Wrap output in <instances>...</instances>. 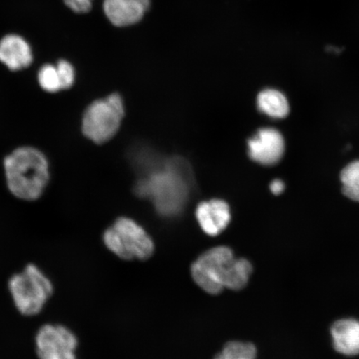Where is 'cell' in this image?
I'll return each instance as SVG.
<instances>
[{
  "label": "cell",
  "instance_id": "cell-9",
  "mask_svg": "<svg viewBox=\"0 0 359 359\" xmlns=\"http://www.w3.org/2000/svg\"><path fill=\"white\" fill-rule=\"evenodd\" d=\"M196 217L202 231L210 236H217L226 230L231 219L230 206L219 199L201 202Z\"/></svg>",
  "mask_w": 359,
  "mask_h": 359
},
{
  "label": "cell",
  "instance_id": "cell-11",
  "mask_svg": "<svg viewBox=\"0 0 359 359\" xmlns=\"http://www.w3.org/2000/svg\"><path fill=\"white\" fill-rule=\"evenodd\" d=\"M331 336L337 352L346 356L359 354V321L344 318L331 327Z\"/></svg>",
  "mask_w": 359,
  "mask_h": 359
},
{
  "label": "cell",
  "instance_id": "cell-12",
  "mask_svg": "<svg viewBox=\"0 0 359 359\" xmlns=\"http://www.w3.org/2000/svg\"><path fill=\"white\" fill-rule=\"evenodd\" d=\"M103 11L112 25L126 27L141 21L147 11L133 0H104Z\"/></svg>",
  "mask_w": 359,
  "mask_h": 359
},
{
  "label": "cell",
  "instance_id": "cell-17",
  "mask_svg": "<svg viewBox=\"0 0 359 359\" xmlns=\"http://www.w3.org/2000/svg\"><path fill=\"white\" fill-rule=\"evenodd\" d=\"M60 76L62 90L69 89L73 86L75 81V70L73 65L67 60H60L56 65Z\"/></svg>",
  "mask_w": 359,
  "mask_h": 359
},
{
  "label": "cell",
  "instance_id": "cell-5",
  "mask_svg": "<svg viewBox=\"0 0 359 359\" xmlns=\"http://www.w3.org/2000/svg\"><path fill=\"white\" fill-rule=\"evenodd\" d=\"M103 242L116 257L125 260L147 259L154 243L147 231L133 219L121 217L103 234Z\"/></svg>",
  "mask_w": 359,
  "mask_h": 359
},
{
  "label": "cell",
  "instance_id": "cell-15",
  "mask_svg": "<svg viewBox=\"0 0 359 359\" xmlns=\"http://www.w3.org/2000/svg\"><path fill=\"white\" fill-rule=\"evenodd\" d=\"M257 355V349L253 344L231 341L215 359H255Z\"/></svg>",
  "mask_w": 359,
  "mask_h": 359
},
{
  "label": "cell",
  "instance_id": "cell-2",
  "mask_svg": "<svg viewBox=\"0 0 359 359\" xmlns=\"http://www.w3.org/2000/svg\"><path fill=\"white\" fill-rule=\"evenodd\" d=\"M196 284L210 294H221L224 289L240 290L248 283L252 264L245 258H236L227 246H217L201 255L191 266Z\"/></svg>",
  "mask_w": 359,
  "mask_h": 359
},
{
  "label": "cell",
  "instance_id": "cell-8",
  "mask_svg": "<svg viewBox=\"0 0 359 359\" xmlns=\"http://www.w3.org/2000/svg\"><path fill=\"white\" fill-rule=\"evenodd\" d=\"M285 151V139L275 128L259 129L248 141L249 156L260 165L277 164L284 156Z\"/></svg>",
  "mask_w": 359,
  "mask_h": 359
},
{
  "label": "cell",
  "instance_id": "cell-18",
  "mask_svg": "<svg viewBox=\"0 0 359 359\" xmlns=\"http://www.w3.org/2000/svg\"><path fill=\"white\" fill-rule=\"evenodd\" d=\"M66 6L72 11L86 13L92 10L93 0H64Z\"/></svg>",
  "mask_w": 359,
  "mask_h": 359
},
{
  "label": "cell",
  "instance_id": "cell-7",
  "mask_svg": "<svg viewBox=\"0 0 359 359\" xmlns=\"http://www.w3.org/2000/svg\"><path fill=\"white\" fill-rule=\"evenodd\" d=\"M78 339L69 327L44 325L35 337L36 353L39 359H77Z\"/></svg>",
  "mask_w": 359,
  "mask_h": 359
},
{
  "label": "cell",
  "instance_id": "cell-14",
  "mask_svg": "<svg viewBox=\"0 0 359 359\" xmlns=\"http://www.w3.org/2000/svg\"><path fill=\"white\" fill-rule=\"evenodd\" d=\"M345 196L359 202V161H353L340 174Z\"/></svg>",
  "mask_w": 359,
  "mask_h": 359
},
{
  "label": "cell",
  "instance_id": "cell-4",
  "mask_svg": "<svg viewBox=\"0 0 359 359\" xmlns=\"http://www.w3.org/2000/svg\"><path fill=\"white\" fill-rule=\"evenodd\" d=\"M8 287L15 307L25 316H37L53 294L51 280L34 264L13 275Z\"/></svg>",
  "mask_w": 359,
  "mask_h": 359
},
{
  "label": "cell",
  "instance_id": "cell-1",
  "mask_svg": "<svg viewBox=\"0 0 359 359\" xmlns=\"http://www.w3.org/2000/svg\"><path fill=\"white\" fill-rule=\"evenodd\" d=\"M192 176L185 161L168 159L148 165L147 174L135 187L138 196L154 202L157 212L172 217L181 212L190 194Z\"/></svg>",
  "mask_w": 359,
  "mask_h": 359
},
{
  "label": "cell",
  "instance_id": "cell-16",
  "mask_svg": "<svg viewBox=\"0 0 359 359\" xmlns=\"http://www.w3.org/2000/svg\"><path fill=\"white\" fill-rule=\"evenodd\" d=\"M38 80L40 87L44 91L55 93L62 90L60 76H58L56 65H43L39 72Z\"/></svg>",
  "mask_w": 359,
  "mask_h": 359
},
{
  "label": "cell",
  "instance_id": "cell-13",
  "mask_svg": "<svg viewBox=\"0 0 359 359\" xmlns=\"http://www.w3.org/2000/svg\"><path fill=\"white\" fill-rule=\"evenodd\" d=\"M258 109L262 114L276 119H282L289 115L290 104L286 97L276 89H266L259 93Z\"/></svg>",
  "mask_w": 359,
  "mask_h": 359
},
{
  "label": "cell",
  "instance_id": "cell-3",
  "mask_svg": "<svg viewBox=\"0 0 359 359\" xmlns=\"http://www.w3.org/2000/svg\"><path fill=\"white\" fill-rule=\"evenodd\" d=\"M8 190L17 198L35 201L42 196L49 181L48 161L34 147L17 148L4 161Z\"/></svg>",
  "mask_w": 359,
  "mask_h": 359
},
{
  "label": "cell",
  "instance_id": "cell-19",
  "mask_svg": "<svg viewBox=\"0 0 359 359\" xmlns=\"http://www.w3.org/2000/svg\"><path fill=\"white\" fill-rule=\"evenodd\" d=\"M269 188H271V191L273 194L280 195L283 191H285V183L281 181V180L276 179L275 181L271 182Z\"/></svg>",
  "mask_w": 359,
  "mask_h": 359
},
{
  "label": "cell",
  "instance_id": "cell-10",
  "mask_svg": "<svg viewBox=\"0 0 359 359\" xmlns=\"http://www.w3.org/2000/svg\"><path fill=\"white\" fill-rule=\"evenodd\" d=\"M33 51L22 36L11 34L0 39V62L11 71L29 67L33 62Z\"/></svg>",
  "mask_w": 359,
  "mask_h": 359
},
{
  "label": "cell",
  "instance_id": "cell-20",
  "mask_svg": "<svg viewBox=\"0 0 359 359\" xmlns=\"http://www.w3.org/2000/svg\"><path fill=\"white\" fill-rule=\"evenodd\" d=\"M133 1L140 4L146 11H147L151 6V0H133Z\"/></svg>",
  "mask_w": 359,
  "mask_h": 359
},
{
  "label": "cell",
  "instance_id": "cell-6",
  "mask_svg": "<svg viewBox=\"0 0 359 359\" xmlns=\"http://www.w3.org/2000/svg\"><path fill=\"white\" fill-rule=\"evenodd\" d=\"M124 114L123 102L118 94L93 102L84 112L83 133L89 140L103 144L118 132Z\"/></svg>",
  "mask_w": 359,
  "mask_h": 359
}]
</instances>
